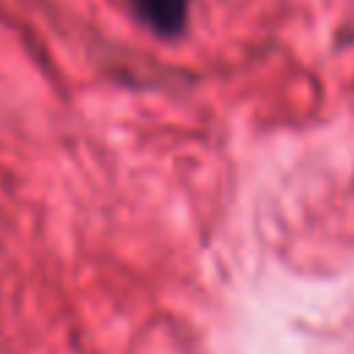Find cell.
I'll use <instances>...</instances> for the list:
<instances>
[{"mask_svg": "<svg viewBox=\"0 0 354 354\" xmlns=\"http://www.w3.org/2000/svg\"><path fill=\"white\" fill-rule=\"evenodd\" d=\"M133 14L158 36H174L188 17V0H130Z\"/></svg>", "mask_w": 354, "mask_h": 354, "instance_id": "cell-1", "label": "cell"}]
</instances>
